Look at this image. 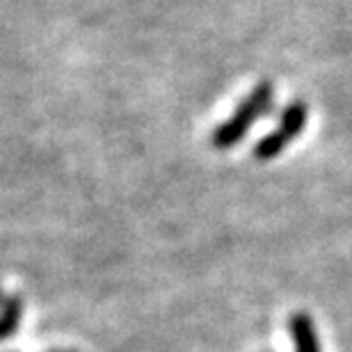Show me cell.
I'll list each match as a JSON object with an SVG mask.
<instances>
[{
  "label": "cell",
  "instance_id": "cell-1",
  "mask_svg": "<svg viewBox=\"0 0 352 352\" xmlns=\"http://www.w3.org/2000/svg\"><path fill=\"white\" fill-rule=\"evenodd\" d=\"M272 96H274L272 82H267V80L258 82V85L250 91V96L238 105L234 115L213 131L215 149H231V146H236L241 142V140L248 135V131L252 129V124L270 110Z\"/></svg>",
  "mask_w": 352,
  "mask_h": 352
},
{
  "label": "cell",
  "instance_id": "cell-2",
  "mask_svg": "<svg viewBox=\"0 0 352 352\" xmlns=\"http://www.w3.org/2000/svg\"><path fill=\"white\" fill-rule=\"evenodd\" d=\"M307 103L293 101L291 105H286V110L281 112V122L279 129H274L272 133H267L263 140H258L254 146V158L256 160H272L277 158L295 138L300 135L302 129L307 126Z\"/></svg>",
  "mask_w": 352,
  "mask_h": 352
},
{
  "label": "cell",
  "instance_id": "cell-3",
  "mask_svg": "<svg viewBox=\"0 0 352 352\" xmlns=\"http://www.w3.org/2000/svg\"><path fill=\"white\" fill-rule=\"evenodd\" d=\"M288 332L293 336L295 352H322L318 329H316V322L307 311L291 314V318H288Z\"/></svg>",
  "mask_w": 352,
  "mask_h": 352
},
{
  "label": "cell",
  "instance_id": "cell-4",
  "mask_svg": "<svg viewBox=\"0 0 352 352\" xmlns=\"http://www.w3.org/2000/svg\"><path fill=\"white\" fill-rule=\"evenodd\" d=\"M23 320V298L21 295H7L5 305L0 307V341L10 336L21 327Z\"/></svg>",
  "mask_w": 352,
  "mask_h": 352
},
{
  "label": "cell",
  "instance_id": "cell-5",
  "mask_svg": "<svg viewBox=\"0 0 352 352\" xmlns=\"http://www.w3.org/2000/svg\"><path fill=\"white\" fill-rule=\"evenodd\" d=\"M5 298H7V295L3 293V288H0V307H3V305H5Z\"/></svg>",
  "mask_w": 352,
  "mask_h": 352
},
{
  "label": "cell",
  "instance_id": "cell-6",
  "mask_svg": "<svg viewBox=\"0 0 352 352\" xmlns=\"http://www.w3.org/2000/svg\"><path fill=\"white\" fill-rule=\"evenodd\" d=\"M65 352H67V350H65Z\"/></svg>",
  "mask_w": 352,
  "mask_h": 352
}]
</instances>
